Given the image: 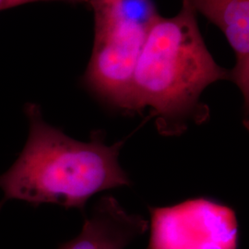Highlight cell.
I'll return each mask as SVG.
<instances>
[{
  "mask_svg": "<svg viewBox=\"0 0 249 249\" xmlns=\"http://www.w3.org/2000/svg\"><path fill=\"white\" fill-rule=\"evenodd\" d=\"M25 114L26 144L13 165L0 176L5 199L83 210L97 193L130 185L118 160L124 142L107 145L99 130L91 133L89 142L74 140L46 123L35 104L27 105Z\"/></svg>",
  "mask_w": 249,
  "mask_h": 249,
  "instance_id": "1",
  "label": "cell"
},
{
  "mask_svg": "<svg viewBox=\"0 0 249 249\" xmlns=\"http://www.w3.org/2000/svg\"><path fill=\"white\" fill-rule=\"evenodd\" d=\"M189 0L177 16L159 18L149 30L134 73L132 113L151 108L162 136L184 133L202 124L209 108L200 102L204 89L231 79L209 52Z\"/></svg>",
  "mask_w": 249,
  "mask_h": 249,
  "instance_id": "2",
  "label": "cell"
},
{
  "mask_svg": "<svg viewBox=\"0 0 249 249\" xmlns=\"http://www.w3.org/2000/svg\"><path fill=\"white\" fill-rule=\"evenodd\" d=\"M89 4L94 11L95 40L83 82L107 105L132 113L136 65L160 15L151 0H89Z\"/></svg>",
  "mask_w": 249,
  "mask_h": 249,
  "instance_id": "3",
  "label": "cell"
},
{
  "mask_svg": "<svg viewBox=\"0 0 249 249\" xmlns=\"http://www.w3.org/2000/svg\"><path fill=\"white\" fill-rule=\"evenodd\" d=\"M147 249H238L239 224L234 211L210 198H191L151 208Z\"/></svg>",
  "mask_w": 249,
  "mask_h": 249,
  "instance_id": "4",
  "label": "cell"
},
{
  "mask_svg": "<svg viewBox=\"0 0 249 249\" xmlns=\"http://www.w3.org/2000/svg\"><path fill=\"white\" fill-rule=\"evenodd\" d=\"M149 228L140 215L129 214L114 196H102L86 216L80 234L58 249H124Z\"/></svg>",
  "mask_w": 249,
  "mask_h": 249,
  "instance_id": "5",
  "label": "cell"
},
{
  "mask_svg": "<svg viewBox=\"0 0 249 249\" xmlns=\"http://www.w3.org/2000/svg\"><path fill=\"white\" fill-rule=\"evenodd\" d=\"M223 32L231 45L236 64L231 80L241 90L247 111L249 97V0H189Z\"/></svg>",
  "mask_w": 249,
  "mask_h": 249,
  "instance_id": "6",
  "label": "cell"
},
{
  "mask_svg": "<svg viewBox=\"0 0 249 249\" xmlns=\"http://www.w3.org/2000/svg\"><path fill=\"white\" fill-rule=\"evenodd\" d=\"M36 1H65L70 3H89V0H0V10Z\"/></svg>",
  "mask_w": 249,
  "mask_h": 249,
  "instance_id": "7",
  "label": "cell"
}]
</instances>
